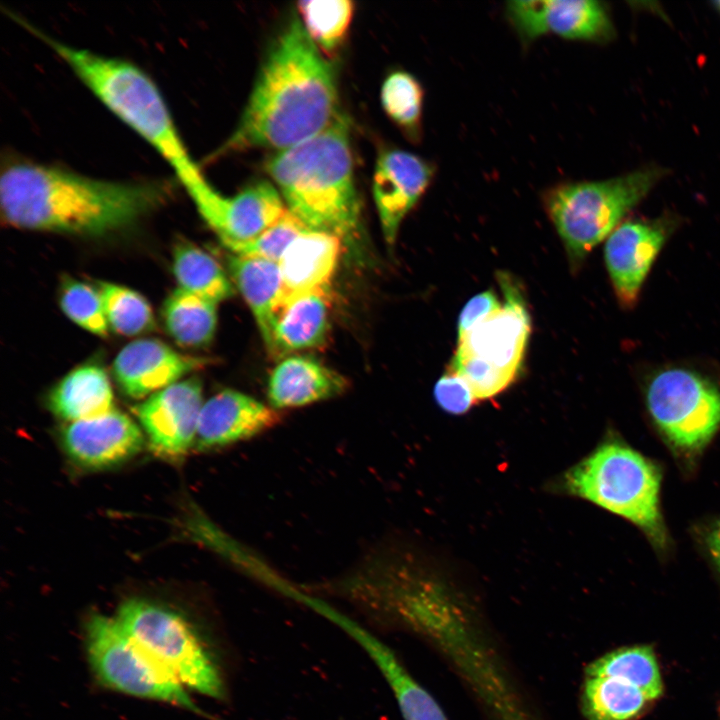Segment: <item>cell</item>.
Returning a JSON list of instances; mask_svg holds the SVG:
<instances>
[{
	"label": "cell",
	"instance_id": "f1b7e54d",
	"mask_svg": "<svg viewBox=\"0 0 720 720\" xmlns=\"http://www.w3.org/2000/svg\"><path fill=\"white\" fill-rule=\"evenodd\" d=\"M297 10L303 27L322 54L335 55L348 34L354 3L349 0L300 1Z\"/></svg>",
	"mask_w": 720,
	"mask_h": 720
},
{
	"label": "cell",
	"instance_id": "ffe728a7",
	"mask_svg": "<svg viewBox=\"0 0 720 720\" xmlns=\"http://www.w3.org/2000/svg\"><path fill=\"white\" fill-rule=\"evenodd\" d=\"M349 381L319 361L301 355L287 356L275 366L267 385L269 406L297 408L343 394Z\"/></svg>",
	"mask_w": 720,
	"mask_h": 720
},
{
	"label": "cell",
	"instance_id": "7a4b0ae2",
	"mask_svg": "<svg viewBox=\"0 0 720 720\" xmlns=\"http://www.w3.org/2000/svg\"><path fill=\"white\" fill-rule=\"evenodd\" d=\"M167 192L160 182L97 179L28 161L9 163L0 181L1 213L10 226L88 236L133 224Z\"/></svg>",
	"mask_w": 720,
	"mask_h": 720
},
{
	"label": "cell",
	"instance_id": "5b68a950",
	"mask_svg": "<svg viewBox=\"0 0 720 720\" xmlns=\"http://www.w3.org/2000/svg\"><path fill=\"white\" fill-rule=\"evenodd\" d=\"M660 483L655 463L609 439L569 468L558 487L631 521L661 548L667 534L659 508Z\"/></svg>",
	"mask_w": 720,
	"mask_h": 720
},
{
	"label": "cell",
	"instance_id": "4316f807",
	"mask_svg": "<svg viewBox=\"0 0 720 720\" xmlns=\"http://www.w3.org/2000/svg\"><path fill=\"white\" fill-rule=\"evenodd\" d=\"M587 676H609L641 689L651 701L663 693V681L653 649L646 645L613 650L586 668Z\"/></svg>",
	"mask_w": 720,
	"mask_h": 720
},
{
	"label": "cell",
	"instance_id": "cb8c5ba5",
	"mask_svg": "<svg viewBox=\"0 0 720 720\" xmlns=\"http://www.w3.org/2000/svg\"><path fill=\"white\" fill-rule=\"evenodd\" d=\"M217 304L180 288L166 299L162 316L168 334L179 345L201 348L209 345L217 326Z\"/></svg>",
	"mask_w": 720,
	"mask_h": 720
},
{
	"label": "cell",
	"instance_id": "603a6c76",
	"mask_svg": "<svg viewBox=\"0 0 720 720\" xmlns=\"http://www.w3.org/2000/svg\"><path fill=\"white\" fill-rule=\"evenodd\" d=\"M227 266L232 282L254 316L266 347L271 336L273 313L284 293L278 263L230 253Z\"/></svg>",
	"mask_w": 720,
	"mask_h": 720
},
{
	"label": "cell",
	"instance_id": "4fadbf2b",
	"mask_svg": "<svg viewBox=\"0 0 720 720\" xmlns=\"http://www.w3.org/2000/svg\"><path fill=\"white\" fill-rule=\"evenodd\" d=\"M506 15L523 41L555 34L569 40H600L611 24L606 9L593 0H514Z\"/></svg>",
	"mask_w": 720,
	"mask_h": 720
},
{
	"label": "cell",
	"instance_id": "e575fe53",
	"mask_svg": "<svg viewBox=\"0 0 720 720\" xmlns=\"http://www.w3.org/2000/svg\"><path fill=\"white\" fill-rule=\"evenodd\" d=\"M401 713L405 720H447L438 703L425 689L411 699Z\"/></svg>",
	"mask_w": 720,
	"mask_h": 720
},
{
	"label": "cell",
	"instance_id": "ba28073f",
	"mask_svg": "<svg viewBox=\"0 0 720 720\" xmlns=\"http://www.w3.org/2000/svg\"><path fill=\"white\" fill-rule=\"evenodd\" d=\"M122 631L182 685L223 699L220 671L191 625L176 611L144 599L123 602L115 618Z\"/></svg>",
	"mask_w": 720,
	"mask_h": 720
},
{
	"label": "cell",
	"instance_id": "3957f363",
	"mask_svg": "<svg viewBox=\"0 0 720 720\" xmlns=\"http://www.w3.org/2000/svg\"><path fill=\"white\" fill-rule=\"evenodd\" d=\"M265 170L286 208L308 229L343 242L359 235L361 207L345 114L314 137L275 152Z\"/></svg>",
	"mask_w": 720,
	"mask_h": 720
},
{
	"label": "cell",
	"instance_id": "5bb4252c",
	"mask_svg": "<svg viewBox=\"0 0 720 720\" xmlns=\"http://www.w3.org/2000/svg\"><path fill=\"white\" fill-rule=\"evenodd\" d=\"M196 208L224 247L252 240L287 211L268 181L255 182L233 196L215 190Z\"/></svg>",
	"mask_w": 720,
	"mask_h": 720
},
{
	"label": "cell",
	"instance_id": "ac0fdd59",
	"mask_svg": "<svg viewBox=\"0 0 720 720\" xmlns=\"http://www.w3.org/2000/svg\"><path fill=\"white\" fill-rule=\"evenodd\" d=\"M280 414L250 395L225 389L204 402L195 447L211 450L251 439L272 429Z\"/></svg>",
	"mask_w": 720,
	"mask_h": 720
},
{
	"label": "cell",
	"instance_id": "83f0119b",
	"mask_svg": "<svg viewBox=\"0 0 720 720\" xmlns=\"http://www.w3.org/2000/svg\"><path fill=\"white\" fill-rule=\"evenodd\" d=\"M381 105L387 117L411 142L422 137L424 90L411 73L394 70L384 79L380 91Z\"/></svg>",
	"mask_w": 720,
	"mask_h": 720
},
{
	"label": "cell",
	"instance_id": "7c38bea8",
	"mask_svg": "<svg viewBox=\"0 0 720 720\" xmlns=\"http://www.w3.org/2000/svg\"><path fill=\"white\" fill-rule=\"evenodd\" d=\"M434 165L409 151H379L373 175V197L386 242L393 245L399 227L431 184Z\"/></svg>",
	"mask_w": 720,
	"mask_h": 720
},
{
	"label": "cell",
	"instance_id": "2e32d148",
	"mask_svg": "<svg viewBox=\"0 0 720 720\" xmlns=\"http://www.w3.org/2000/svg\"><path fill=\"white\" fill-rule=\"evenodd\" d=\"M668 237L662 223L629 221L608 236L604 259L615 294L626 308L634 306L642 285Z\"/></svg>",
	"mask_w": 720,
	"mask_h": 720
},
{
	"label": "cell",
	"instance_id": "d6a6232c",
	"mask_svg": "<svg viewBox=\"0 0 720 720\" xmlns=\"http://www.w3.org/2000/svg\"><path fill=\"white\" fill-rule=\"evenodd\" d=\"M434 398L442 410L452 415L466 413L476 402L468 384L450 370L436 382Z\"/></svg>",
	"mask_w": 720,
	"mask_h": 720
},
{
	"label": "cell",
	"instance_id": "f546056e",
	"mask_svg": "<svg viewBox=\"0 0 720 720\" xmlns=\"http://www.w3.org/2000/svg\"><path fill=\"white\" fill-rule=\"evenodd\" d=\"M109 327L125 336L139 335L154 327L148 301L138 292L114 283L98 282Z\"/></svg>",
	"mask_w": 720,
	"mask_h": 720
},
{
	"label": "cell",
	"instance_id": "836d02e7",
	"mask_svg": "<svg viewBox=\"0 0 720 720\" xmlns=\"http://www.w3.org/2000/svg\"><path fill=\"white\" fill-rule=\"evenodd\" d=\"M502 307L497 295L487 290L473 296L463 307L457 326L458 340Z\"/></svg>",
	"mask_w": 720,
	"mask_h": 720
},
{
	"label": "cell",
	"instance_id": "7402d4cb",
	"mask_svg": "<svg viewBox=\"0 0 720 720\" xmlns=\"http://www.w3.org/2000/svg\"><path fill=\"white\" fill-rule=\"evenodd\" d=\"M51 411L69 423L91 419L113 410V391L106 371L86 364L69 372L51 390Z\"/></svg>",
	"mask_w": 720,
	"mask_h": 720
},
{
	"label": "cell",
	"instance_id": "4dcf8cb0",
	"mask_svg": "<svg viewBox=\"0 0 720 720\" xmlns=\"http://www.w3.org/2000/svg\"><path fill=\"white\" fill-rule=\"evenodd\" d=\"M59 303L67 317L78 326L92 334L107 336L110 327L98 288L67 277L60 286Z\"/></svg>",
	"mask_w": 720,
	"mask_h": 720
},
{
	"label": "cell",
	"instance_id": "30bf717a",
	"mask_svg": "<svg viewBox=\"0 0 720 720\" xmlns=\"http://www.w3.org/2000/svg\"><path fill=\"white\" fill-rule=\"evenodd\" d=\"M86 634L89 661L103 684L125 694L169 702L207 716L183 685L131 640L115 619L92 615Z\"/></svg>",
	"mask_w": 720,
	"mask_h": 720
},
{
	"label": "cell",
	"instance_id": "52a82bcc",
	"mask_svg": "<svg viewBox=\"0 0 720 720\" xmlns=\"http://www.w3.org/2000/svg\"><path fill=\"white\" fill-rule=\"evenodd\" d=\"M654 174L636 172L604 181L563 183L544 195L545 210L573 265L617 227L648 192Z\"/></svg>",
	"mask_w": 720,
	"mask_h": 720
},
{
	"label": "cell",
	"instance_id": "d590c367",
	"mask_svg": "<svg viewBox=\"0 0 720 720\" xmlns=\"http://www.w3.org/2000/svg\"><path fill=\"white\" fill-rule=\"evenodd\" d=\"M707 547L714 563L720 571V519L708 533Z\"/></svg>",
	"mask_w": 720,
	"mask_h": 720
},
{
	"label": "cell",
	"instance_id": "484cf974",
	"mask_svg": "<svg viewBox=\"0 0 720 720\" xmlns=\"http://www.w3.org/2000/svg\"><path fill=\"white\" fill-rule=\"evenodd\" d=\"M652 702L638 687L616 677L585 676L581 695L588 720H631Z\"/></svg>",
	"mask_w": 720,
	"mask_h": 720
},
{
	"label": "cell",
	"instance_id": "44dd1931",
	"mask_svg": "<svg viewBox=\"0 0 720 720\" xmlns=\"http://www.w3.org/2000/svg\"><path fill=\"white\" fill-rule=\"evenodd\" d=\"M343 243L330 233L303 231L278 262L283 295L330 287Z\"/></svg>",
	"mask_w": 720,
	"mask_h": 720
},
{
	"label": "cell",
	"instance_id": "6da1fadb",
	"mask_svg": "<svg viewBox=\"0 0 720 720\" xmlns=\"http://www.w3.org/2000/svg\"><path fill=\"white\" fill-rule=\"evenodd\" d=\"M341 114L334 70L293 17L270 46L238 125L213 157L291 148Z\"/></svg>",
	"mask_w": 720,
	"mask_h": 720
},
{
	"label": "cell",
	"instance_id": "9a60e30c",
	"mask_svg": "<svg viewBox=\"0 0 720 720\" xmlns=\"http://www.w3.org/2000/svg\"><path fill=\"white\" fill-rule=\"evenodd\" d=\"M214 359L175 351L156 339H139L126 345L113 363L114 378L124 394L139 399L152 395Z\"/></svg>",
	"mask_w": 720,
	"mask_h": 720
},
{
	"label": "cell",
	"instance_id": "1f68e13d",
	"mask_svg": "<svg viewBox=\"0 0 720 720\" xmlns=\"http://www.w3.org/2000/svg\"><path fill=\"white\" fill-rule=\"evenodd\" d=\"M308 228L288 209L272 226L250 241L225 248L240 256L279 262L289 245Z\"/></svg>",
	"mask_w": 720,
	"mask_h": 720
},
{
	"label": "cell",
	"instance_id": "d6986e66",
	"mask_svg": "<svg viewBox=\"0 0 720 720\" xmlns=\"http://www.w3.org/2000/svg\"><path fill=\"white\" fill-rule=\"evenodd\" d=\"M330 287L283 295L272 319L271 336L266 346L274 359L320 347L330 329Z\"/></svg>",
	"mask_w": 720,
	"mask_h": 720
},
{
	"label": "cell",
	"instance_id": "d4e9b609",
	"mask_svg": "<svg viewBox=\"0 0 720 720\" xmlns=\"http://www.w3.org/2000/svg\"><path fill=\"white\" fill-rule=\"evenodd\" d=\"M173 272L180 289L218 304L234 295V286L219 263L188 241L173 252Z\"/></svg>",
	"mask_w": 720,
	"mask_h": 720
},
{
	"label": "cell",
	"instance_id": "277c9868",
	"mask_svg": "<svg viewBox=\"0 0 720 720\" xmlns=\"http://www.w3.org/2000/svg\"><path fill=\"white\" fill-rule=\"evenodd\" d=\"M16 20L46 42L106 107L155 148L191 199L209 186L184 145L158 87L142 69L124 59L61 42L24 19Z\"/></svg>",
	"mask_w": 720,
	"mask_h": 720
},
{
	"label": "cell",
	"instance_id": "9c48e42d",
	"mask_svg": "<svg viewBox=\"0 0 720 720\" xmlns=\"http://www.w3.org/2000/svg\"><path fill=\"white\" fill-rule=\"evenodd\" d=\"M645 397L652 419L681 451L701 450L720 428V387L696 370L673 366L655 371Z\"/></svg>",
	"mask_w": 720,
	"mask_h": 720
},
{
	"label": "cell",
	"instance_id": "8992f818",
	"mask_svg": "<svg viewBox=\"0 0 720 720\" xmlns=\"http://www.w3.org/2000/svg\"><path fill=\"white\" fill-rule=\"evenodd\" d=\"M501 309L458 340L450 371L470 387L476 402L504 391L519 373L530 333V316L517 283L498 273Z\"/></svg>",
	"mask_w": 720,
	"mask_h": 720
},
{
	"label": "cell",
	"instance_id": "8d00e7d4",
	"mask_svg": "<svg viewBox=\"0 0 720 720\" xmlns=\"http://www.w3.org/2000/svg\"><path fill=\"white\" fill-rule=\"evenodd\" d=\"M718 4H719V7H720V2H719Z\"/></svg>",
	"mask_w": 720,
	"mask_h": 720
},
{
	"label": "cell",
	"instance_id": "e0dca14e",
	"mask_svg": "<svg viewBox=\"0 0 720 720\" xmlns=\"http://www.w3.org/2000/svg\"><path fill=\"white\" fill-rule=\"evenodd\" d=\"M65 452L78 465L102 469L138 454L144 437L126 414L111 410L103 415L69 423L62 431Z\"/></svg>",
	"mask_w": 720,
	"mask_h": 720
},
{
	"label": "cell",
	"instance_id": "8fae6325",
	"mask_svg": "<svg viewBox=\"0 0 720 720\" xmlns=\"http://www.w3.org/2000/svg\"><path fill=\"white\" fill-rule=\"evenodd\" d=\"M203 402L198 378L176 382L133 408L152 450L167 458L185 455L195 444Z\"/></svg>",
	"mask_w": 720,
	"mask_h": 720
}]
</instances>
